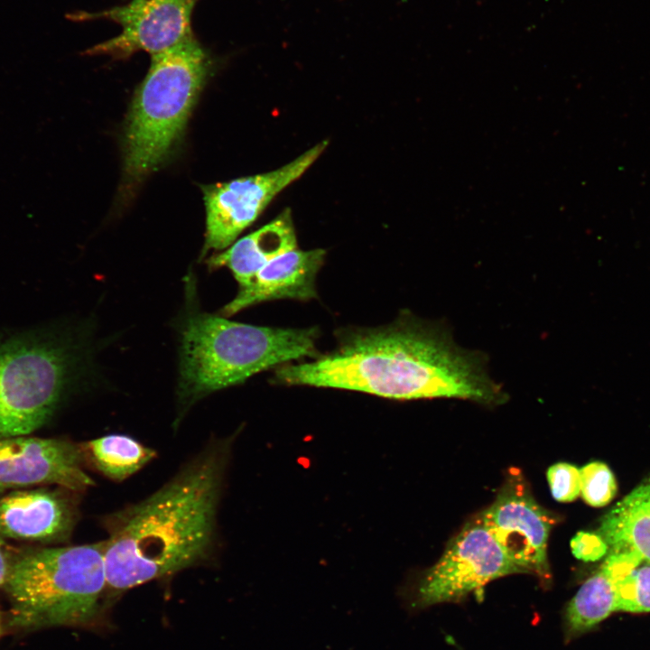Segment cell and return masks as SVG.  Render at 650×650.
I'll return each mask as SVG.
<instances>
[{
  "mask_svg": "<svg viewBox=\"0 0 650 650\" xmlns=\"http://www.w3.org/2000/svg\"><path fill=\"white\" fill-rule=\"evenodd\" d=\"M337 346L277 367L273 382L363 392L395 400L458 398L497 405L507 396L486 356L455 343L446 324L403 311L388 325L336 331Z\"/></svg>",
  "mask_w": 650,
  "mask_h": 650,
  "instance_id": "6da1fadb",
  "label": "cell"
},
{
  "mask_svg": "<svg viewBox=\"0 0 650 650\" xmlns=\"http://www.w3.org/2000/svg\"><path fill=\"white\" fill-rule=\"evenodd\" d=\"M231 442H209L159 489L104 519L107 588L126 590L209 558Z\"/></svg>",
  "mask_w": 650,
  "mask_h": 650,
  "instance_id": "7a4b0ae2",
  "label": "cell"
},
{
  "mask_svg": "<svg viewBox=\"0 0 650 650\" xmlns=\"http://www.w3.org/2000/svg\"><path fill=\"white\" fill-rule=\"evenodd\" d=\"M319 333L317 327L256 326L190 311L181 329V413L210 393L242 384L257 373L317 357Z\"/></svg>",
  "mask_w": 650,
  "mask_h": 650,
  "instance_id": "3957f363",
  "label": "cell"
},
{
  "mask_svg": "<svg viewBox=\"0 0 650 650\" xmlns=\"http://www.w3.org/2000/svg\"><path fill=\"white\" fill-rule=\"evenodd\" d=\"M3 589L11 605L12 627L88 625L107 589L104 541L15 555Z\"/></svg>",
  "mask_w": 650,
  "mask_h": 650,
  "instance_id": "277c9868",
  "label": "cell"
},
{
  "mask_svg": "<svg viewBox=\"0 0 650 650\" xmlns=\"http://www.w3.org/2000/svg\"><path fill=\"white\" fill-rule=\"evenodd\" d=\"M151 57L125 125L124 171L130 183L143 180L170 156L210 67L206 51L193 34Z\"/></svg>",
  "mask_w": 650,
  "mask_h": 650,
  "instance_id": "5b68a950",
  "label": "cell"
},
{
  "mask_svg": "<svg viewBox=\"0 0 650 650\" xmlns=\"http://www.w3.org/2000/svg\"><path fill=\"white\" fill-rule=\"evenodd\" d=\"M78 354L56 333L0 338V440L29 435L51 419L76 375Z\"/></svg>",
  "mask_w": 650,
  "mask_h": 650,
  "instance_id": "8992f818",
  "label": "cell"
},
{
  "mask_svg": "<svg viewBox=\"0 0 650 650\" xmlns=\"http://www.w3.org/2000/svg\"><path fill=\"white\" fill-rule=\"evenodd\" d=\"M328 144L329 142L323 140L276 170L204 186L206 240L203 255L209 250L221 251L230 246L277 194L315 162Z\"/></svg>",
  "mask_w": 650,
  "mask_h": 650,
  "instance_id": "52a82bcc",
  "label": "cell"
},
{
  "mask_svg": "<svg viewBox=\"0 0 650 650\" xmlns=\"http://www.w3.org/2000/svg\"><path fill=\"white\" fill-rule=\"evenodd\" d=\"M524 572L506 554L480 517L468 523L420 580L411 605L456 602L491 580Z\"/></svg>",
  "mask_w": 650,
  "mask_h": 650,
  "instance_id": "ba28073f",
  "label": "cell"
},
{
  "mask_svg": "<svg viewBox=\"0 0 650 650\" xmlns=\"http://www.w3.org/2000/svg\"><path fill=\"white\" fill-rule=\"evenodd\" d=\"M508 558L524 572L550 579L547 543L554 519L534 500L519 474H512L479 516Z\"/></svg>",
  "mask_w": 650,
  "mask_h": 650,
  "instance_id": "9c48e42d",
  "label": "cell"
},
{
  "mask_svg": "<svg viewBox=\"0 0 650 650\" xmlns=\"http://www.w3.org/2000/svg\"><path fill=\"white\" fill-rule=\"evenodd\" d=\"M198 0H131L94 14L85 20L107 19L120 25L121 32L86 53L127 58L137 51L151 55L166 51L192 35L190 20Z\"/></svg>",
  "mask_w": 650,
  "mask_h": 650,
  "instance_id": "30bf717a",
  "label": "cell"
},
{
  "mask_svg": "<svg viewBox=\"0 0 650 650\" xmlns=\"http://www.w3.org/2000/svg\"><path fill=\"white\" fill-rule=\"evenodd\" d=\"M80 444L29 435L0 440V491L35 485H57L86 491L95 481L84 469Z\"/></svg>",
  "mask_w": 650,
  "mask_h": 650,
  "instance_id": "8fae6325",
  "label": "cell"
},
{
  "mask_svg": "<svg viewBox=\"0 0 650 650\" xmlns=\"http://www.w3.org/2000/svg\"><path fill=\"white\" fill-rule=\"evenodd\" d=\"M68 489L15 491L0 498V534L6 539L41 543L67 541L77 521Z\"/></svg>",
  "mask_w": 650,
  "mask_h": 650,
  "instance_id": "7c38bea8",
  "label": "cell"
},
{
  "mask_svg": "<svg viewBox=\"0 0 650 650\" xmlns=\"http://www.w3.org/2000/svg\"><path fill=\"white\" fill-rule=\"evenodd\" d=\"M326 251L293 249L265 265L252 282L238 289L236 297L220 311L231 316L250 306L279 299L309 301L317 297L316 278L325 262Z\"/></svg>",
  "mask_w": 650,
  "mask_h": 650,
  "instance_id": "4fadbf2b",
  "label": "cell"
},
{
  "mask_svg": "<svg viewBox=\"0 0 650 650\" xmlns=\"http://www.w3.org/2000/svg\"><path fill=\"white\" fill-rule=\"evenodd\" d=\"M296 248L293 220L291 210L286 209L266 225L213 255L208 264L211 269L228 268L241 289L274 258Z\"/></svg>",
  "mask_w": 650,
  "mask_h": 650,
  "instance_id": "5bb4252c",
  "label": "cell"
},
{
  "mask_svg": "<svg viewBox=\"0 0 650 650\" xmlns=\"http://www.w3.org/2000/svg\"><path fill=\"white\" fill-rule=\"evenodd\" d=\"M597 534L611 552H631L650 563V476L603 515Z\"/></svg>",
  "mask_w": 650,
  "mask_h": 650,
  "instance_id": "9a60e30c",
  "label": "cell"
},
{
  "mask_svg": "<svg viewBox=\"0 0 650 650\" xmlns=\"http://www.w3.org/2000/svg\"><path fill=\"white\" fill-rule=\"evenodd\" d=\"M85 461L109 479L120 482L156 457L154 450L123 434H109L80 444Z\"/></svg>",
  "mask_w": 650,
  "mask_h": 650,
  "instance_id": "2e32d148",
  "label": "cell"
},
{
  "mask_svg": "<svg viewBox=\"0 0 650 650\" xmlns=\"http://www.w3.org/2000/svg\"><path fill=\"white\" fill-rule=\"evenodd\" d=\"M613 580L601 569L579 589L566 609V623L571 634L583 633L616 611Z\"/></svg>",
  "mask_w": 650,
  "mask_h": 650,
  "instance_id": "e0dca14e",
  "label": "cell"
},
{
  "mask_svg": "<svg viewBox=\"0 0 650 650\" xmlns=\"http://www.w3.org/2000/svg\"><path fill=\"white\" fill-rule=\"evenodd\" d=\"M641 564L624 578L614 582L617 597L616 611L650 612V563Z\"/></svg>",
  "mask_w": 650,
  "mask_h": 650,
  "instance_id": "ac0fdd59",
  "label": "cell"
},
{
  "mask_svg": "<svg viewBox=\"0 0 650 650\" xmlns=\"http://www.w3.org/2000/svg\"><path fill=\"white\" fill-rule=\"evenodd\" d=\"M580 471V495L590 506L600 507L608 505L617 493V482L610 469L604 463L594 461Z\"/></svg>",
  "mask_w": 650,
  "mask_h": 650,
  "instance_id": "d6986e66",
  "label": "cell"
},
{
  "mask_svg": "<svg viewBox=\"0 0 650 650\" xmlns=\"http://www.w3.org/2000/svg\"><path fill=\"white\" fill-rule=\"evenodd\" d=\"M547 479L554 499L571 502L580 494V471L566 462L553 464L547 470Z\"/></svg>",
  "mask_w": 650,
  "mask_h": 650,
  "instance_id": "ffe728a7",
  "label": "cell"
},
{
  "mask_svg": "<svg viewBox=\"0 0 650 650\" xmlns=\"http://www.w3.org/2000/svg\"><path fill=\"white\" fill-rule=\"evenodd\" d=\"M571 548L576 558L594 562L608 552V544L599 534L579 532L571 541Z\"/></svg>",
  "mask_w": 650,
  "mask_h": 650,
  "instance_id": "44dd1931",
  "label": "cell"
},
{
  "mask_svg": "<svg viewBox=\"0 0 650 650\" xmlns=\"http://www.w3.org/2000/svg\"><path fill=\"white\" fill-rule=\"evenodd\" d=\"M642 562H644L642 559L631 552H611L600 569L615 582L624 578Z\"/></svg>",
  "mask_w": 650,
  "mask_h": 650,
  "instance_id": "7402d4cb",
  "label": "cell"
},
{
  "mask_svg": "<svg viewBox=\"0 0 650 650\" xmlns=\"http://www.w3.org/2000/svg\"><path fill=\"white\" fill-rule=\"evenodd\" d=\"M14 557L5 543V538L0 534V588H4L7 581Z\"/></svg>",
  "mask_w": 650,
  "mask_h": 650,
  "instance_id": "603a6c76",
  "label": "cell"
},
{
  "mask_svg": "<svg viewBox=\"0 0 650 650\" xmlns=\"http://www.w3.org/2000/svg\"><path fill=\"white\" fill-rule=\"evenodd\" d=\"M2 630H3V615L0 611V635L2 633Z\"/></svg>",
  "mask_w": 650,
  "mask_h": 650,
  "instance_id": "cb8c5ba5",
  "label": "cell"
}]
</instances>
